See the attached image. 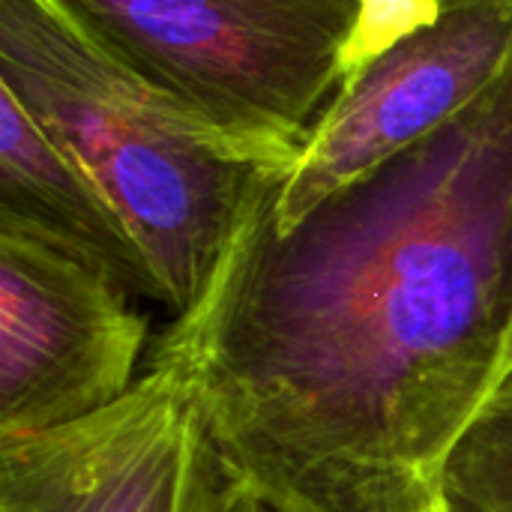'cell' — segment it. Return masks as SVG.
I'll use <instances>...</instances> for the list:
<instances>
[{"instance_id": "cell-1", "label": "cell", "mask_w": 512, "mask_h": 512, "mask_svg": "<svg viewBox=\"0 0 512 512\" xmlns=\"http://www.w3.org/2000/svg\"><path fill=\"white\" fill-rule=\"evenodd\" d=\"M273 189L153 351L192 378L228 474L285 512H435L512 375V63L288 228Z\"/></svg>"}, {"instance_id": "cell-2", "label": "cell", "mask_w": 512, "mask_h": 512, "mask_svg": "<svg viewBox=\"0 0 512 512\" xmlns=\"http://www.w3.org/2000/svg\"><path fill=\"white\" fill-rule=\"evenodd\" d=\"M0 87L96 180L174 318L198 303L255 207L291 171L144 87L51 0H0Z\"/></svg>"}, {"instance_id": "cell-3", "label": "cell", "mask_w": 512, "mask_h": 512, "mask_svg": "<svg viewBox=\"0 0 512 512\" xmlns=\"http://www.w3.org/2000/svg\"><path fill=\"white\" fill-rule=\"evenodd\" d=\"M153 93L294 168L348 78L444 0H51Z\"/></svg>"}, {"instance_id": "cell-4", "label": "cell", "mask_w": 512, "mask_h": 512, "mask_svg": "<svg viewBox=\"0 0 512 512\" xmlns=\"http://www.w3.org/2000/svg\"><path fill=\"white\" fill-rule=\"evenodd\" d=\"M231 483L192 378L162 351L114 405L0 438V512H222Z\"/></svg>"}, {"instance_id": "cell-5", "label": "cell", "mask_w": 512, "mask_h": 512, "mask_svg": "<svg viewBox=\"0 0 512 512\" xmlns=\"http://www.w3.org/2000/svg\"><path fill=\"white\" fill-rule=\"evenodd\" d=\"M147 321L96 258L0 219V438L84 420L135 381Z\"/></svg>"}, {"instance_id": "cell-6", "label": "cell", "mask_w": 512, "mask_h": 512, "mask_svg": "<svg viewBox=\"0 0 512 512\" xmlns=\"http://www.w3.org/2000/svg\"><path fill=\"white\" fill-rule=\"evenodd\" d=\"M512 63V0H444L363 63L270 195L288 228L345 183L432 135L483 96Z\"/></svg>"}, {"instance_id": "cell-7", "label": "cell", "mask_w": 512, "mask_h": 512, "mask_svg": "<svg viewBox=\"0 0 512 512\" xmlns=\"http://www.w3.org/2000/svg\"><path fill=\"white\" fill-rule=\"evenodd\" d=\"M0 219H15L96 258L132 294L159 297V285L129 228L96 180L0 87Z\"/></svg>"}, {"instance_id": "cell-8", "label": "cell", "mask_w": 512, "mask_h": 512, "mask_svg": "<svg viewBox=\"0 0 512 512\" xmlns=\"http://www.w3.org/2000/svg\"><path fill=\"white\" fill-rule=\"evenodd\" d=\"M438 512H512V375L450 453Z\"/></svg>"}, {"instance_id": "cell-9", "label": "cell", "mask_w": 512, "mask_h": 512, "mask_svg": "<svg viewBox=\"0 0 512 512\" xmlns=\"http://www.w3.org/2000/svg\"><path fill=\"white\" fill-rule=\"evenodd\" d=\"M222 512H285L279 504H273L270 498H264L261 492L243 486V483H231V492L225 498V507Z\"/></svg>"}, {"instance_id": "cell-10", "label": "cell", "mask_w": 512, "mask_h": 512, "mask_svg": "<svg viewBox=\"0 0 512 512\" xmlns=\"http://www.w3.org/2000/svg\"><path fill=\"white\" fill-rule=\"evenodd\" d=\"M435 512H438V510H435Z\"/></svg>"}]
</instances>
